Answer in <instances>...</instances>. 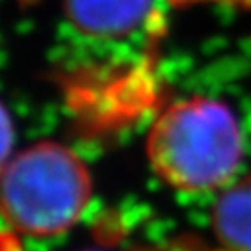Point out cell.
<instances>
[{"label":"cell","mask_w":251,"mask_h":251,"mask_svg":"<svg viewBox=\"0 0 251 251\" xmlns=\"http://www.w3.org/2000/svg\"><path fill=\"white\" fill-rule=\"evenodd\" d=\"M242 130L224 102L205 97L171 104L151 126L147 158L158 179L188 194L218 190L242 160Z\"/></svg>","instance_id":"cell-1"},{"label":"cell","mask_w":251,"mask_h":251,"mask_svg":"<svg viewBox=\"0 0 251 251\" xmlns=\"http://www.w3.org/2000/svg\"><path fill=\"white\" fill-rule=\"evenodd\" d=\"M93 194L88 166L67 145L41 140L0 171V216L21 234L50 238L80 222Z\"/></svg>","instance_id":"cell-2"},{"label":"cell","mask_w":251,"mask_h":251,"mask_svg":"<svg viewBox=\"0 0 251 251\" xmlns=\"http://www.w3.org/2000/svg\"><path fill=\"white\" fill-rule=\"evenodd\" d=\"M158 0H63V9L80 34L117 41L151 30Z\"/></svg>","instance_id":"cell-3"},{"label":"cell","mask_w":251,"mask_h":251,"mask_svg":"<svg viewBox=\"0 0 251 251\" xmlns=\"http://www.w3.org/2000/svg\"><path fill=\"white\" fill-rule=\"evenodd\" d=\"M212 225L225 250L251 251V179L222 194L212 212Z\"/></svg>","instance_id":"cell-4"},{"label":"cell","mask_w":251,"mask_h":251,"mask_svg":"<svg viewBox=\"0 0 251 251\" xmlns=\"http://www.w3.org/2000/svg\"><path fill=\"white\" fill-rule=\"evenodd\" d=\"M13 145H15V125L9 110L0 102V171L13 156Z\"/></svg>","instance_id":"cell-5"},{"label":"cell","mask_w":251,"mask_h":251,"mask_svg":"<svg viewBox=\"0 0 251 251\" xmlns=\"http://www.w3.org/2000/svg\"><path fill=\"white\" fill-rule=\"evenodd\" d=\"M132 251H229L222 248V250H206L203 248V244H198L196 240H184V238H179V240H173V242H166V244H154V246H140Z\"/></svg>","instance_id":"cell-6"},{"label":"cell","mask_w":251,"mask_h":251,"mask_svg":"<svg viewBox=\"0 0 251 251\" xmlns=\"http://www.w3.org/2000/svg\"><path fill=\"white\" fill-rule=\"evenodd\" d=\"M173 6H190V4H222V6H233V8H251V0H168Z\"/></svg>","instance_id":"cell-7"},{"label":"cell","mask_w":251,"mask_h":251,"mask_svg":"<svg viewBox=\"0 0 251 251\" xmlns=\"http://www.w3.org/2000/svg\"><path fill=\"white\" fill-rule=\"evenodd\" d=\"M84 251H99V250H84Z\"/></svg>","instance_id":"cell-8"}]
</instances>
